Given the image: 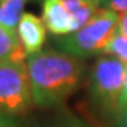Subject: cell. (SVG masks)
Here are the masks:
<instances>
[{
  "instance_id": "1",
  "label": "cell",
  "mask_w": 127,
  "mask_h": 127,
  "mask_svg": "<svg viewBox=\"0 0 127 127\" xmlns=\"http://www.w3.org/2000/svg\"><path fill=\"white\" fill-rule=\"evenodd\" d=\"M34 104L41 109L60 107L80 87L84 64L80 58L55 49H44L26 58Z\"/></svg>"
},
{
  "instance_id": "2",
  "label": "cell",
  "mask_w": 127,
  "mask_h": 127,
  "mask_svg": "<svg viewBox=\"0 0 127 127\" xmlns=\"http://www.w3.org/2000/svg\"><path fill=\"white\" fill-rule=\"evenodd\" d=\"M127 64L113 57H99L89 77V96L92 106L106 121L110 123L120 109L126 83Z\"/></svg>"
},
{
  "instance_id": "3",
  "label": "cell",
  "mask_w": 127,
  "mask_h": 127,
  "mask_svg": "<svg viewBox=\"0 0 127 127\" xmlns=\"http://www.w3.org/2000/svg\"><path fill=\"white\" fill-rule=\"evenodd\" d=\"M118 12L99 8L86 26L74 34L57 38L55 46L58 51L74 55L80 60L94 55H103L107 43L118 29Z\"/></svg>"
},
{
  "instance_id": "4",
  "label": "cell",
  "mask_w": 127,
  "mask_h": 127,
  "mask_svg": "<svg viewBox=\"0 0 127 127\" xmlns=\"http://www.w3.org/2000/svg\"><path fill=\"white\" fill-rule=\"evenodd\" d=\"M34 106L26 60H6L0 63V113L17 116Z\"/></svg>"
},
{
  "instance_id": "5",
  "label": "cell",
  "mask_w": 127,
  "mask_h": 127,
  "mask_svg": "<svg viewBox=\"0 0 127 127\" xmlns=\"http://www.w3.org/2000/svg\"><path fill=\"white\" fill-rule=\"evenodd\" d=\"M46 26L40 17L31 12H25L17 26V37L26 55H35L43 51L46 43Z\"/></svg>"
},
{
  "instance_id": "6",
  "label": "cell",
  "mask_w": 127,
  "mask_h": 127,
  "mask_svg": "<svg viewBox=\"0 0 127 127\" xmlns=\"http://www.w3.org/2000/svg\"><path fill=\"white\" fill-rule=\"evenodd\" d=\"M41 20L46 29L55 37H66L74 32L72 17L66 8L64 0H43Z\"/></svg>"
},
{
  "instance_id": "7",
  "label": "cell",
  "mask_w": 127,
  "mask_h": 127,
  "mask_svg": "<svg viewBox=\"0 0 127 127\" xmlns=\"http://www.w3.org/2000/svg\"><path fill=\"white\" fill-rule=\"evenodd\" d=\"M64 3L72 17L74 32H77L83 26H86L99 9V6L95 0H64Z\"/></svg>"
},
{
  "instance_id": "8",
  "label": "cell",
  "mask_w": 127,
  "mask_h": 127,
  "mask_svg": "<svg viewBox=\"0 0 127 127\" xmlns=\"http://www.w3.org/2000/svg\"><path fill=\"white\" fill-rule=\"evenodd\" d=\"M11 58L26 60L28 55L19 41L17 31H9L0 25V63Z\"/></svg>"
},
{
  "instance_id": "9",
  "label": "cell",
  "mask_w": 127,
  "mask_h": 127,
  "mask_svg": "<svg viewBox=\"0 0 127 127\" xmlns=\"http://www.w3.org/2000/svg\"><path fill=\"white\" fill-rule=\"evenodd\" d=\"M28 2L29 0H0V25L9 31H17Z\"/></svg>"
},
{
  "instance_id": "10",
  "label": "cell",
  "mask_w": 127,
  "mask_h": 127,
  "mask_svg": "<svg viewBox=\"0 0 127 127\" xmlns=\"http://www.w3.org/2000/svg\"><path fill=\"white\" fill-rule=\"evenodd\" d=\"M103 55L113 57L116 60L123 61L124 64H127V37L123 35L120 31L116 29V32L113 34V37L110 38V41L107 43Z\"/></svg>"
},
{
  "instance_id": "11",
  "label": "cell",
  "mask_w": 127,
  "mask_h": 127,
  "mask_svg": "<svg viewBox=\"0 0 127 127\" xmlns=\"http://www.w3.org/2000/svg\"><path fill=\"white\" fill-rule=\"evenodd\" d=\"M46 127H90L86 121H83L80 116L72 112L60 113L54 121H51Z\"/></svg>"
},
{
  "instance_id": "12",
  "label": "cell",
  "mask_w": 127,
  "mask_h": 127,
  "mask_svg": "<svg viewBox=\"0 0 127 127\" xmlns=\"http://www.w3.org/2000/svg\"><path fill=\"white\" fill-rule=\"evenodd\" d=\"M98 6L104 8V9H110L118 14L127 11V0H95Z\"/></svg>"
},
{
  "instance_id": "13",
  "label": "cell",
  "mask_w": 127,
  "mask_h": 127,
  "mask_svg": "<svg viewBox=\"0 0 127 127\" xmlns=\"http://www.w3.org/2000/svg\"><path fill=\"white\" fill-rule=\"evenodd\" d=\"M110 127H127V104L121 106L115 118L110 123Z\"/></svg>"
},
{
  "instance_id": "14",
  "label": "cell",
  "mask_w": 127,
  "mask_h": 127,
  "mask_svg": "<svg viewBox=\"0 0 127 127\" xmlns=\"http://www.w3.org/2000/svg\"><path fill=\"white\" fill-rule=\"evenodd\" d=\"M0 127H26L17 116L0 113Z\"/></svg>"
},
{
  "instance_id": "15",
  "label": "cell",
  "mask_w": 127,
  "mask_h": 127,
  "mask_svg": "<svg viewBox=\"0 0 127 127\" xmlns=\"http://www.w3.org/2000/svg\"><path fill=\"white\" fill-rule=\"evenodd\" d=\"M118 31L127 37V11L120 14V20H118Z\"/></svg>"
}]
</instances>
